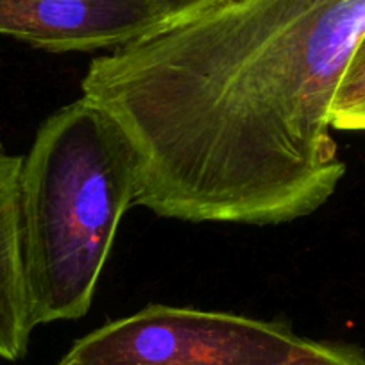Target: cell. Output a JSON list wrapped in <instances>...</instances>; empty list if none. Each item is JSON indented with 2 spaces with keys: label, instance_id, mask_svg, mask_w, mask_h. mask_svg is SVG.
<instances>
[{
  "label": "cell",
  "instance_id": "cell-7",
  "mask_svg": "<svg viewBox=\"0 0 365 365\" xmlns=\"http://www.w3.org/2000/svg\"><path fill=\"white\" fill-rule=\"evenodd\" d=\"M283 365H365V353L353 344L307 339Z\"/></svg>",
  "mask_w": 365,
  "mask_h": 365
},
{
  "label": "cell",
  "instance_id": "cell-3",
  "mask_svg": "<svg viewBox=\"0 0 365 365\" xmlns=\"http://www.w3.org/2000/svg\"><path fill=\"white\" fill-rule=\"evenodd\" d=\"M304 340L283 321L149 304L76 340L58 365H283Z\"/></svg>",
  "mask_w": 365,
  "mask_h": 365
},
{
  "label": "cell",
  "instance_id": "cell-1",
  "mask_svg": "<svg viewBox=\"0 0 365 365\" xmlns=\"http://www.w3.org/2000/svg\"><path fill=\"white\" fill-rule=\"evenodd\" d=\"M364 34L365 0H233L93 58L81 96L135 147V206L278 226L346 175L331 106Z\"/></svg>",
  "mask_w": 365,
  "mask_h": 365
},
{
  "label": "cell",
  "instance_id": "cell-4",
  "mask_svg": "<svg viewBox=\"0 0 365 365\" xmlns=\"http://www.w3.org/2000/svg\"><path fill=\"white\" fill-rule=\"evenodd\" d=\"M167 26L156 0H0V34L54 54L115 51Z\"/></svg>",
  "mask_w": 365,
  "mask_h": 365
},
{
  "label": "cell",
  "instance_id": "cell-9",
  "mask_svg": "<svg viewBox=\"0 0 365 365\" xmlns=\"http://www.w3.org/2000/svg\"><path fill=\"white\" fill-rule=\"evenodd\" d=\"M364 131H365V125H364Z\"/></svg>",
  "mask_w": 365,
  "mask_h": 365
},
{
  "label": "cell",
  "instance_id": "cell-6",
  "mask_svg": "<svg viewBox=\"0 0 365 365\" xmlns=\"http://www.w3.org/2000/svg\"><path fill=\"white\" fill-rule=\"evenodd\" d=\"M365 125V34L358 43L331 106V128L364 131Z\"/></svg>",
  "mask_w": 365,
  "mask_h": 365
},
{
  "label": "cell",
  "instance_id": "cell-2",
  "mask_svg": "<svg viewBox=\"0 0 365 365\" xmlns=\"http://www.w3.org/2000/svg\"><path fill=\"white\" fill-rule=\"evenodd\" d=\"M140 161L99 104L59 108L38 128L22 167V226L34 326L90 310L122 217L135 206Z\"/></svg>",
  "mask_w": 365,
  "mask_h": 365
},
{
  "label": "cell",
  "instance_id": "cell-8",
  "mask_svg": "<svg viewBox=\"0 0 365 365\" xmlns=\"http://www.w3.org/2000/svg\"><path fill=\"white\" fill-rule=\"evenodd\" d=\"M156 2L167 13L172 26V24L185 22L224 4H230L233 0H156Z\"/></svg>",
  "mask_w": 365,
  "mask_h": 365
},
{
  "label": "cell",
  "instance_id": "cell-5",
  "mask_svg": "<svg viewBox=\"0 0 365 365\" xmlns=\"http://www.w3.org/2000/svg\"><path fill=\"white\" fill-rule=\"evenodd\" d=\"M24 156L0 143V358L26 356L36 328L27 287L22 226Z\"/></svg>",
  "mask_w": 365,
  "mask_h": 365
}]
</instances>
